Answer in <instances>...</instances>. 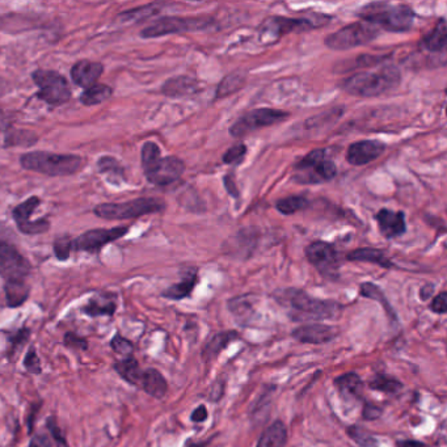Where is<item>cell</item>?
Returning a JSON list of instances; mask_svg holds the SVG:
<instances>
[{
    "label": "cell",
    "mask_w": 447,
    "mask_h": 447,
    "mask_svg": "<svg viewBox=\"0 0 447 447\" xmlns=\"http://www.w3.org/2000/svg\"><path fill=\"white\" fill-rule=\"evenodd\" d=\"M368 387L385 394H397L403 388V385L396 378L390 377L387 374H377L368 382Z\"/></svg>",
    "instance_id": "e575fe53"
},
{
    "label": "cell",
    "mask_w": 447,
    "mask_h": 447,
    "mask_svg": "<svg viewBox=\"0 0 447 447\" xmlns=\"http://www.w3.org/2000/svg\"><path fill=\"white\" fill-rule=\"evenodd\" d=\"M348 433L353 441H356L361 447H375L377 441L368 434L365 430L361 429L358 426H351L348 429Z\"/></svg>",
    "instance_id": "7bdbcfd3"
},
{
    "label": "cell",
    "mask_w": 447,
    "mask_h": 447,
    "mask_svg": "<svg viewBox=\"0 0 447 447\" xmlns=\"http://www.w3.org/2000/svg\"><path fill=\"white\" fill-rule=\"evenodd\" d=\"M225 185H226V188H227L228 193L231 194V196H234V197H237V185L234 183V180H232L231 176H226V177H225Z\"/></svg>",
    "instance_id": "db71d44e"
},
{
    "label": "cell",
    "mask_w": 447,
    "mask_h": 447,
    "mask_svg": "<svg viewBox=\"0 0 447 447\" xmlns=\"http://www.w3.org/2000/svg\"><path fill=\"white\" fill-rule=\"evenodd\" d=\"M47 429H49V431H50V434H52V437H53L55 446L69 447L67 439H66V437H64L63 431H62L61 428L58 426V424H57V420H55L54 417H50V419L47 420Z\"/></svg>",
    "instance_id": "bcb514c9"
},
{
    "label": "cell",
    "mask_w": 447,
    "mask_h": 447,
    "mask_svg": "<svg viewBox=\"0 0 447 447\" xmlns=\"http://www.w3.org/2000/svg\"><path fill=\"white\" fill-rule=\"evenodd\" d=\"M158 12L159 4H149V6H145L140 9L126 11L120 15V18H125L126 20H130V21H137V20H142V18H151V16L157 15Z\"/></svg>",
    "instance_id": "f35d334b"
},
{
    "label": "cell",
    "mask_w": 447,
    "mask_h": 447,
    "mask_svg": "<svg viewBox=\"0 0 447 447\" xmlns=\"http://www.w3.org/2000/svg\"><path fill=\"white\" fill-rule=\"evenodd\" d=\"M64 344L67 346H70V348L81 349V351L87 349L88 346L87 340L83 339V337H79L78 334H66V336H64Z\"/></svg>",
    "instance_id": "681fc988"
},
{
    "label": "cell",
    "mask_w": 447,
    "mask_h": 447,
    "mask_svg": "<svg viewBox=\"0 0 447 447\" xmlns=\"http://www.w3.org/2000/svg\"><path fill=\"white\" fill-rule=\"evenodd\" d=\"M104 71L103 63L98 62L80 61L71 69V78L77 86L81 88L92 87Z\"/></svg>",
    "instance_id": "ffe728a7"
},
{
    "label": "cell",
    "mask_w": 447,
    "mask_h": 447,
    "mask_svg": "<svg viewBox=\"0 0 447 447\" xmlns=\"http://www.w3.org/2000/svg\"><path fill=\"white\" fill-rule=\"evenodd\" d=\"M151 184L168 186L176 183L185 171L184 162L176 157L160 158L151 166L143 169Z\"/></svg>",
    "instance_id": "9a60e30c"
},
{
    "label": "cell",
    "mask_w": 447,
    "mask_h": 447,
    "mask_svg": "<svg viewBox=\"0 0 447 447\" xmlns=\"http://www.w3.org/2000/svg\"><path fill=\"white\" fill-rule=\"evenodd\" d=\"M112 96V88L106 84H95L92 87L87 88L81 96L80 103L83 106H92L104 103L109 97Z\"/></svg>",
    "instance_id": "d6a6232c"
},
{
    "label": "cell",
    "mask_w": 447,
    "mask_h": 447,
    "mask_svg": "<svg viewBox=\"0 0 447 447\" xmlns=\"http://www.w3.org/2000/svg\"><path fill=\"white\" fill-rule=\"evenodd\" d=\"M97 166H98V171L101 172V174H108V175L117 176V177H120V179H123V169L121 166H120V163L115 160V159L112 158V157H103V158L98 160V163H97Z\"/></svg>",
    "instance_id": "60d3db41"
},
{
    "label": "cell",
    "mask_w": 447,
    "mask_h": 447,
    "mask_svg": "<svg viewBox=\"0 0 447 447\" xmlns=\"http://www.w3.org/2000/svg\"><path fill=\"white\" fill-rule=\"evenodd\" d=\"M41 202L43 201L40 197L33 196V197H29L27 201L18 205L12 210V217L16 222V226L20 230V232H23L26 235H35V234L46 232L50 228L49 220H35V222L30 220V215L41 205Z\"/></svg>",
    "instance_id": "2e32d148"
},
{
    "label": "cell",
    "mask_w": 447,
    "mask_h": 447,
    "mask_svg": "<svg viewBox=\"0 0 447 447\" xmlns=\"http://www.w3.org/2000/svg\"><path fill=\"white\" fill-rule=\"evenodd\" d=\"M24 366L32 374H40L41 373V368H41V362H40V358H38V356L35 353V348H30L28 351L26 360H24Z\"/></svg>",
    "instance_id": "7dc6e473"
},
{
    "label": "cell",
    "mask_w": 447,
    "mask_h": 447,
    "mask_svg": "<svg viewBox=\"0 0 447 447\" xmlns=\"http://www.w3.org/2000/svg\"><path fill=\"white\" fill-rule=\"evenodd\" d=\"M288 117H289V113L280 109H272V108L254 109L248 113L243 114L240 118H237V121L232 123V126L230 128V134L235 138H242L247 134L282 123Z\"/></svg>",
    "instance_id": "8fae6325"
},
{
    "label": "cell",
    "mask_w": 447,
    "mask_h": 447,
    "mask_svg": "<svg viewBox=\"0 0 447 447\" xmlns=\"http://www.w3.org/2000/svg\"><path fill=\"white\" fill-rule=\"evenodd\" d=\"M111 346H112V349L115 353L123 354V356H126V357H130L132 349H134L132 341H129L128 339H125L121 334H115L114 336L113 339H112V342H111Z\"/></svg>",
    "instance_id": "f6af8a7d"
},
{
    "label": "cell",
    "mask_w": 447,
    "mask_h": 447,
    "mask_svg": "<svg viewBox=\"0 0 447 447\" xmlns=\"http://www.w3.org/2000/svg\"><path fill=\"white\" fill-rule=\"evenodd\" d=\"M274 299L281 306L288 308L290 317L294 320H323L332 319L341 312V306L334 300L310 297L303 290L290 289L277 290L274 293Z\"/></svg>",
    "instance_id": "6da1fadb"
},
{
    "label": "cell",
    "mask_w": 447,
    "mask_h": 447,
    "mask_svg": "<svg viewBox=\"0 0 447 447\" xmlns=\"http://www.w3.org/2000/svg\"><path fill=\"white\" fill-rule=\"evenodd\" d=\"M402 74L394 64H383L377 70L362 71L342 81L341 87L351 96L385 95L400 84Z\"/></svg>",
    "instance_id": "7a4b0ae2"
},
{
    "label": "cell",
    "mask_w": 447,
    "mask_h": 447,
    "mask_svg": "<svg viewBox=\"0 0 447 447\" xmlns=\"http://www.w3.org/2000/svg\"><path fill=\"white\" fill-rule=\"evenodd\" d=\"M293 337L302 344H327L339 336L337 328L325 324L300 325L293 331Z\"/></svg>",
    "instance_id": "ac0fdd59"
},
{
    "label": "cell",
    "mask_w": 447,
    "mask_h": 447,
    "mask_svg": "<svg viewBox=\"0 0 447 447\" xmlns=\"http://www.w3.org/2000/svg\"><path fill=\"white\" fill-rule=\"evenodd\" d=\"M379 35V28L363 21H357L327 35L324 44L331 50H349L374 41Z\"/></svg>",
    "instance_id": "ba28073f"
},
{
    "label": "cell",
    "mask_w": 447,
    "mask_h": 447,
    "mask_svg": "<svg viewBox=\"0 0 447 447\" xmlns=\"http://www.w3.org/2000/svg\"><path fill=\"white\" fill-rule=\"evenodd\" d=\"M198 91H200V83L193 78L185 77V75L167 80L162 87V92L168 97L189 96Z\"/></svg>",
    "instance_id": "7402d4cb"
},
{
    "label": "cell",
    "mask_w": 447,
    "mask_h": 447,
    "mask_svg": "<svg viewBox=\"0 0 447 447\" xmlns=\"http://www.w3.org/2000/svg\"><path fill=\"white\" fill-rule=\"evenodd\" d=\"M197 271H192V272H188L183 277V280L180 281L179 283L172 285L171 288H168L164 293H163V297H166L168 299H172V300H180V299L188 298L192 291H193L196 285H197Z\"/></svg>",
    "instance_id": "484cf974"
},
{
    "label": "cell",
    "mask_w": 447,
    "mask_h": 447,
    "mask_svg": "<svg viewBox=\"0 0 447 447\" xmlns=\"http://www.w3.org/2000/svg\"><path fill=\"white\" fill-rule=\"evenodd\" d=\"M30 273V264L18 248L0 239V276L9 281H26Z\"/></svg>",
    "instance_id": "4fadbf2b"
},
{
    "label": "cell",
    "mask_w": 447,
    "mask_h": 447,
    "mask_svg": "<svg viewBox=\"0 0 447 447\" xmlns=\"http://www.w3.org/2000/svg\"><path fill=\"white\" fill-rule=\"evenodd\" d=\"M54 254L58 260L64 261L70 257L71 249H72V240L69 237H57L54 242Z\"/></svg>",
    "instance_id": "b9f144b4"
},
{
    "label": "cell",
    "mask_w": 447,
    "mask_h": 447,
    "mask_svg": "<svg viewBox=\"0 0 447 447\" xmlns=\"http://www.w3.org/2000/svg\"><path fill=\"white\" fill-rule=\"evenodd\" d=\"M166 203L159 198H137L123 203H100L94 209L98 218L104 220H132L147 214L164 210Z\"/></svg>",
    "instance_id": "8992f818"
},
{
    "label": "cell",
    "mask_w": 447,
    "mask_h": 447,
    "mask_svg": "<svg viewBox=\"0 0 447 447\" xmlns=\"http://www.w3.org/2000/svg\"><path fill=\"white\" fill-rule=\"evenodd\" d=\"M306 257L310 264L324 278L337 281L340 277V263L334 247L325 242H314L306 247Z\"/></svg>",
    "instance_id": "7c38bea8"
},
{
    "label": "cell",
    "mask_w": 447,
    "mask_h": 447,
    "mask_svg": "<svg viewBox=\"0 0 447 447\" xmlns=\"http://www.w3.org/2000/svg\"><path fill=\"white\" fill-rule=\"evenodd\" d=\"M4 140H3V146L4 147H29L32 145H35L38 140L35 132H28V130H16V129H9L4 132Z\"/></svg>",
    "instance_id": "1f68e13d"
},
{
    "label": "cell",
    "mask_w": 447,
    "mask_h": 447,
    "mask_svg": "<svg viewBox=\"0 0 447 447\" xmlns=\"http://www.w3.org/2000/svg\"><path fill=\"white\" fill-rule=\"evenodd\" d=\"M399 447H428L426 445H424L422 442L419 441H402L399 442Z\"/></svg>",
    "instance_id": "9f6ffc18"
},
{
    "label": "cell",
    "mask_w": 447,
    "mask_h": 447,
    "mask_svg": "<svg viewBox=\"0 0 447 447\" xmlns=\"http://www.w3.org/2000/svg\"><path fill=\"white\" fill-rule=\"evenodd\" d=\"M386 149V145L379 140H360L349 146L346 151V160L354 167L366 166L379 158Z\"/></svg>",
    "instance_id": "e0dca14e"
},
{
    "label": "cell",
    "mask_w": 447,
    "mask_h": 447,
    "mask_svg": "<svg viewBox=\"0 0 447 447\" xmlns=\"http://www.w3.org/2000/svg\"><path fill=\"white\" fill-rule=\"evenodd\" d=\"M20 164L28 171L50 177H60L78 172L83 166V159L78 155H61L46 151H35L24 154L20 158Z\"/></svg>",
    "instance_id": "277c9868"
},
{
    "label": "cell",
    "mask_w": 447,
    "mask_h": 447,
    "mask_svg": "<svg viewBox=\"0 0 447 447\" xmlns=\"http://www.w3.org/2000/svg\"><path fill=\"white\" fill-rule=\"evenodd\" d=\"M214 27H215V21L213 18L167 16V18H159L158 21H155L149 27L145 28L140 32V37L158 38V37H163V35H176V33L208 30V29Z\"/></svg>",
    "instance_id": "9c48e42d"
},
{
    "label": "cell",
    "mask_w": 447,
    "mask_h": 447,
    "mask_svg": "<svg viewBox=\"0 0 447 447\" xmlns=\"http://www.w3.org/2000/svg\"><path fill=\"white\" fill-rule=\"evenodd\" d=\"M239 337V334L235 331H225L215 334L210 341L208 342V345L203 348L202 351V357L206 362H210L215 357H218L220 351H223L228 344L234 341L235 339Z\"/></svg>",
    "instance_id": "4316f807"
},
{
    "label": "cell",
    "mask_w": 447,
    "mask_h": 447,
    "mask_svg": "<svg viewBox=\"0 0 447 447\" xmlns=\"http://www.w3.org/2000/svg\"><path fill=\"white\" fill-rule=\"evenodd\" d=\"M375 218H377L378 226L382 235L387 239L402 237L407 231V223H405V215L403 211L382 209L378 211Z\"/></svg>",
    "instance_id": "d6986e66"
},
{
    "label": "cell",
    "mask_w": 447,
    "mask_h": 447,
    "mask_svg": "<svg viewBox=\"0 0 447 447\" xmlns=\"http://www.w3.org/2000/svg\"><path fill=\"white\" fill-rule=\"evenodd\" d=\"M334 386L337 387L342 397H345L348 400H357V399H360L361 394H362L363 382L358 374L348 373V374L336 378Z\"/></svg>",
    "instance_id": "d4e9b609"
},
{
    "label": "cell",
    "mask_w": 447,
    "mask_h": 447,
    "mask_svg": "<svg viewBox=\"0 0 447 447\" xmlns=\"http://www.w3.org/2000/svg\"><path fill=\"white\" fill-rule=\"evenodd\" d=\"M29 447H52V442L46 434L38 433L33 436V438L30 439Z\"/></svg>",
    "instance_id": "816d5d0a"
},
{
    "label": "cell",
    "mask_w": 447,
    "mask_h": 447,
    "mask_svg": "<svg viewBox=\"0 0 447 447\" xmlns=\"http://www.w3.org/2000/svg\"><path fill=\"white\" fill-rule=\"evenodd\" d=\"M230 311L232 312V315L237 317V322H248V319H251L254 315V307L252 303L247 298H235L230 300L228 303Z\"/></svg>",
    "instance_id": "8d00e7d4"
},
{
    "label": "cell",
    "mask_w": 447,
    "mask_h": 447,
    "mask_svg": "<svg viewBox=\"0 0 447 447\" xmlns=\"http://www.w3.org/2000/svg\"><path fill=\"white\" fill-rule=\"evenodd\" d=\"M7 89H9V84H7V81L0 78V96H3V95L7 92Z\"/></svg>",
    "instance_id": "6f0895ef"
},
{
    "label": "cell",
    "mask_w": 447,
    "mask_h": 447,
    "mask_svg": "<svg viewBox=\"0 0 447 447\" xmlns=\"http://www.w3.org/2000/svg\"><path fill=\"white\" fill-rule=\"evenodd\" d=\"M382 409L374 405V404L366 403L363 405V411H362V417L365 420H375L378 417H380Z\"/></svg>",
    "instance_id": "f907efd6"
},
{
    "label": "cell",
    "mask_w": 447,
    "mask_h": 447,
    "mask_svg": "<svg viewBox=\"0 0 447 447\" xmlns=\"http://www.w3.org/2000/svg\"><path fill=\"white\" fill-rule=\"evenodd\" d=\"M138 387H140L145 392H147L149 396H152L155 399L164 397L168 391L166 378L163 377L155 368L143 370Z\"/></svg>",
    "instance_id": "44dd1931"
},
{
    "label": "cell",
    "mask_w": 447,
    "mask_h": 447,
    "mask_svg": "<svg viewBox=\"0 0 447 447\" xmlns=\"http://www.w3.org/2000/svg\"><path fill=\"white\" fill-rule=\"evenodd\" d=\"M328 23L329 18L316 13H312L307 18H299L273 16L264 21L263 26L259 29V38L263 44H274L285 35L308 32L312 29L324 27Z\"/></svg>",
    "instance_id": "5b68a950"
},
{
    "label": "cell",
    "mask_w": 447,
    "mask_h": 447,
    "mask_svg": "<svg viewBox=\"0 0 447 447\" xmlns=\"http://www.w3.org/2000/svg\"><path fill=\"white\" fill-rule=\"evenodd\" d=\"M446 21L441 18L438 24L430 32L429 35L422 38L420 46L425 52H429V53H442L446 49Z\"/></svg>",
    "instance_id": "cb8c5ba5"
},
{
    "label": "cell",
    "mask_w": 447,
    "mask_h": 447,
    "mask_svg": "<svg viewBox=\"0 0 447 447\" xmlns=\"http://www.w3.org/2000/svg\"><path fill=\"white\" fill-rule=\"evenodd\" d=\"M115 311V302L108 297H95L88 302L83 308V312L89 316L113 315Z\"/></svg>",
    "instance_id": "836d02e7"
},
{
    "label": "cell",
    "mask_w": 447,
    "mask_h": 447,
    "mask_svg": "<svg viewBox=\"0 0 447 447\" xmlns=\"http://www.w3.org/2000/svg\"><path fill=\"white\" fill-rule=\"evenodd\" d=\"M360 293L362 297L373 299V300L378 302L382 307L385 308L387 316L390 317L391 322H396V320H397V316H396L394 308L390 305V302H388V299L386 298L385 293L380 290L379 286L371 283V282H365V283L361 285Z\"/></svg>",
    "instance_id": "f1b7e54d"
},
{
    "label": "cell",
    "mask_w": 447,
    "mask_h": 447,
    "mask_svg": "<svg viewBox=\"0 0 447 447\" xmlns=\"http://www.w3.org/2000/svg\"><path fill=\"white\" fill-rule=\"evenodd\" d=\"M431 311L433 312H436V314H439V315H443V314H446L447 311V294L445 291H442L441 294H438L436 298L433 299V302H431Z\"/></svg>",
    "instance_id": "c3c4849f"
},
{
    "label": "cell",
    "mask_w": 447,
    "mask_h": 447,
    "mask_svg": "<svg viewBox=\"0 0 447 447\" xmlns=\"http://www.w3.org/2000/svg\"><path fill=\"white\" fill-rule=\"evenodd\" d=\"M357 16L374 27L383 28L387 32L403 33L408 32L414 23V12L405 4H390V3H370L358 9Z\"/></svg>",
    "instance_id": "3957f363"
},
{
    "label": "cell",
    "mask_w": 447,
    "mask_h": 447,
    "mask_svg": "<svg viewBox=\"0 0 447 447\" xmlns=\"http://www.w3.org/2000/svg\"><path fill=\"white\" fill-rule=\"evenodd\" d=\"M294 180L299 184H317L332 180L337 175V167L332 160L325 158V149H316L308 152L295 166Z\"/></svg>",
    "instance_id": "52a82bcc"
},
{
    "label": "cell",
    "mask_w": 447,
    "mask_h": 447,
    "mask_svg": "<svg viewBox=\"0 0 447 447\" xmlns=\"http://www.w3.org/2000/svg\"><path fill=\"white\" fill-rule=\"evenodd\" d=\"M288 441V430L282 421H274L268 429L264 431L259 442V447H285Z\"/></svg>",
    "instance_id": "83f0119b"
},
{
    "label": "cell",
    "mask_w": 447,
    "mask_h": 447,
    "mask_svg": "<svg viewBox=\"0 0 447 447\" xmlns=\"http://www.w3.org/2000/svg\"><path fill=\"white\" fill-rule=\"evenodd\" d=\"M129 232V227L97 228L91 230L79 237L72 240V248L77 251H86L89 254H97L106 244L112 243L117 239H121Z\"/></svg>",
    "instance_id": "5bb4252c"
},
{
    "label": "cell",
    "mask_w": 447,
    "mask_h": 447,
    "mask_svg": "<svg viewBox=\"0 0 447 447\" xmlns=\"http://www.w3.org/2000/svg\"><path fill=\"white\" fill-rule=\"evenodd\" d=\"M244 84V77L240 74L228 75L227 78L220 81V87L217 89V97L230 96L231 94L237 92L239 88Z\"/></svg>",
    "instance_id": "74e56055"
},
{
    "label": "cell",
    "mask_w": 447,
    "mask_h": 447,
    "mask_svg": "<svg viewBox=\"0 0 447 447\" xmlns=\"http://www.w3.org/2000/svg\"><path fill=\"white\" fill-rule=\"evenodd\" d=\"M346 260L358 261V263L375 264L380 268L391 269L394 268V263L390 260L383 251L375 248H358L346 254Z\"/></svg>",
    "instance_id": "603a6c76"
},
{
    "label": "cell",
    "mask_w": 447,
    "mask_h": 447,
    "mask_svg": "<svg viewBox=\"0 0 447 447\" xmlns=\"http://www.w3.org/2000/svg\"><path fill=\"white\" fill-rule=\"evenodd\" d=\"M115 370L117 373L121 375V377L130 385L134 386H140V377H142V373L143 370L140 368V363L135 358L130 357H126L125 360L120 361L115 363Z\"/></svg>",
    "instance_id": "4dcf8cb0"
},
{
    "label": "cell",
    "mask_w": 447,
    "mask_h": 447,
    "mask_svg": "<svg viewBox=\"0 0 447 447\" xmlns=\"http://www.w3.org/2000/svg\"><path fill=\"white\" fill-rule=\"evenodd\" d=\"M32 79L38 87L37 97L49 106H60L70 100V86L61 74L55 71L37 70L32 74Z\"/></svg>",
    "instance_id": "30bf717a"
},
{
    "label": "cell",
    "mask_w": 447,
    "mask_h": 447,
    "mask_svg": "<svg viewBox=\"0 0 447 447\" xmlns=\"http://www.w3.org/2000/svg\"><path fill=\"white\" fill-rule=\"evenodd\" d=\"M308 205H310V202H308L307 198H305L302 196H290V197L282 198L277 202L276 208L281 214L291 215V214H295L298 211L305 210L306 208H308Z\"/></svg>",
    "instance_id": "d590c367"
},
{
    "label": "cell",
    "mask_w": 447,
    "mask_h": 447,
    "mask_svg": "<svg viewBox=\"0 0 447 447\" xmlns=\"http://www.w3.org/2000/svg\"><path fill=\"white\" fill-rule=\"evenodd\" d=\"M208 419V411L205 405H200L197 409H194L192 413V421L193 422H203Z\"/></svg>",
    "instance_id": "f5cc1de1"
},
{
    "label": "cell",
    "mask_w": 447,
    "mask_h": 447,
    "mask_svg": "<svg viewBox=\"0 0 447 447\" xmlns=\"http://www.w3.org/2000/svg\"><path fill=\"white\" fill-rule=\"evenodd\" d=\"M247 154V147L244 143H237L234 145L231 149L226 151L223 155V163L226 164H237L242 159L244 158Z\"/></svg>",
    "instance_id": "ee69618b"
},
{
    "label": "cell",
    "mask_w": 447,
    "mask_h": 447,
    "mask_svg": "<svg viewBox=\"0 0 447 447\" xmlns=\"http://www.w3.org/2000/svg\"><path fill=\"white\" fill-rule=\"evenodd\" d=\"M4 291L9 307L21 306L29 297V286L26 281H9L4 285Z\"/></svg>",
    "instance_id": "f546056e"
},
{
    "label": "cell",
    "mask_w": 447,
    "mask_h": 447,
    "mask_svg": "<svg viewBox=\"0 0 447 447\" xmlns=\"http://www.w3.org/2000/svg\"><path fill=\"white\" fill-rule=\"evenodd\" d=\"M162 158L160 149L158 145L154 142H146L142 147V167H149L152 163H155L158 159Z\"/></svg>",
    "instance_id": "ab89813d"
},
{
    "label": "cell",
    "mask_w": 447,
    "mask_h": 447,
    "mask_svg": "<svg viewBox=\"0 0 447 447\" xmlns=\"http://www.w3.org/2000/svg\"><path fill=\"white\" fill-rule=\"evenodd\" d=\"M433 285H426V286H424L420 291V297L422 300H426V299H429L431 297V294H433Z\"/></svg>",
    "instance_id": "11a10c76"
}]
</instances>
